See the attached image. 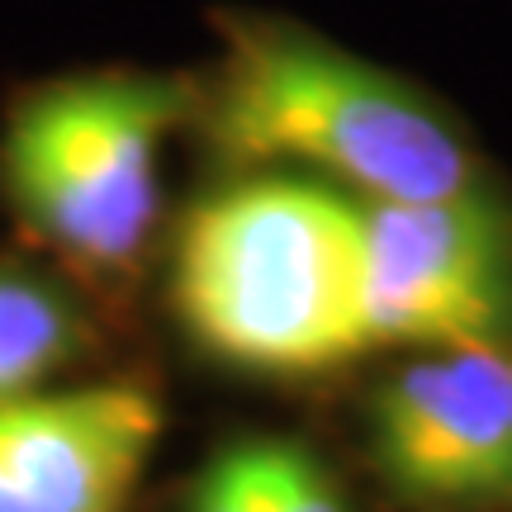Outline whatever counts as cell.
I'll use <instances>...</instances> for the list:
<instances>
[{"label": "cell", "mask_w": 512, "mask_h": 512, "mask_svg": "<svg viewBox=\"0 0 512 512\" xmlns=\"http://www.w3.org/2000/svg\"><path fill=\"white\" fill-rule=\"evenodd\" d=\"M171 309L195 347L247 375H328L366 356L361 200L294 171L204 195L176 233Z\"/></svg>", "instance_id": "1"}, {"label": "cell", "mask_w": 512, "mask_h": 512, "mask_svg": "<svg viewBox=\"0 0 512 512\" xmlns=\"http://www.w3.org/2000/svg\"><path fill=\"white\" fill-rule=\"evenodd\" d=\"M204 91V128L242 166H309L361 200L479 190V162L418 91L280 19H233Z\"/></svg>", "instance_id": "2"}, {"label": "cell", "mask_w": 512, "mask_h": 512, "mask_svg": "<svg viewBox=\"0 0 512 512\" xmlns=\"http://www.w3.org/2000/svg\"><path fill=\"white\" fill-rule=\"evenodd\" d=\"M190 105L185 81L147 72L62 76L29 91L0 133L15 214L86 271H133L162 214V143Z\"/></svg>", "instance_id": "3"}, {"label": "cell", "mask_w": 512, "mask_h": 512, "mask_svg": "<svg viewBox=\"0 0 512 512\" xmlns=\"http://www.w3.org/2000/svg\"><path fill=\"white\" fill-rule=\"evenodd\" d=\"M361 313L375 347H503L512 228L479 185L437 200H361Z\"/></svg>", "instance_id": "4"}, {"label": "cell", "mask_w": 512, "mask_h": 512, "mask_svg": "<svg viewBox=\"0 0 512 512\" xmlns=\"http://www.w3.org/2000/svg\"><path fill=\"white\" fill-rule=\"evenodd\" d=\"M370 456L403 503L512 498V351H422L370 403Z\"/></svg>", "instance_id": "5"}, {"label": "cell", "mask_w": 512, "mask_h": 512, "mask_svg": "<svg viewBox=\"0 0 512 512\" xmlns=\"http://www.w3.org/2000/svg\"><path fill=\"white\" fill-rule=\"evenodd\" d=\"M162 437L138 380L34 389L0 403V512H128Z\"/></svg>", "instance_id": "6"}, {"label": "cell", "mask_w": 512, "mask_h": 512, "mask_svg": "<svg viewBox=\"0 0 512 512\" xmlns=\"http://www.w3.org/2000/svg\"><path fill=\"white\" fill-rule=\"evenodd\" d=\"M91 323L53 275L0 261V403L48 389L57 370L81 361Z\"/></svg>", "instance_id": "7"}, {"label": "cell", "mask_w": 512, "mask_h": 512, "mask_svg": "<svg viewBox=\"0 0 512 512\" xmlns=\"http://www.w3.org/2000/svg\"><path fill=\"white\" fill-rule=\"evenodd\" d=\"M266 512H347V498L328 465L309 446L285 437H252Z\"/></svg>", "instance_id": "8"}, {"label": "cell", "mask_w": 512, "mask_h": 512, "mask_svg": "<svg viewBox=\"0 0 512 512\" xmlns=\"http://www.w3.org/2000/svg\"><path fill=\"white\" fill-rule=\"evenodd\" d=\"M185 512H266L261 475H256V446L252 437L223 446L190 484Z\"/></svg>", "instance_id": "9"}]
</instances>
